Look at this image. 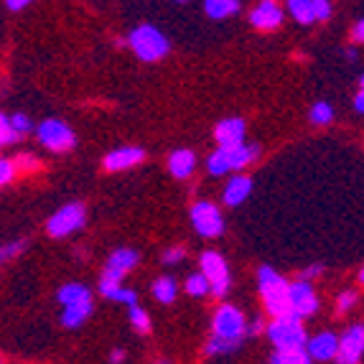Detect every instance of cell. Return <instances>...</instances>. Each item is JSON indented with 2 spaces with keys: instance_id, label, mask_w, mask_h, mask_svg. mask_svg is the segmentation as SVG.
<instances>
[{
  "instance_id": "obj_1",
  "label": "cell",
  "mask_w": 364,
  "mask_h": 364,
  "mask_svg": "<svg viewBox=\"0 0 364 364\" xmlns=\"http://www.w3.org/2000/svg\"><path fill=\"white\" fill-rule=\"evenodd\" d=\"M260 293L262 301H265V309L270 311L275 321H283V318H293V306H291V286L286 280L275 273L273 267H260Z\"/></svg>"
},
{
  "instance_id": "obj_2",
  "label": "cell",
  "mask_w": 364,
  "mask_h": 364,
  "mask_svg": "<svg viewBox=\"0 0 364 364\" xmlns=\"http://www.w3.org/2000/svg\"><path fill=\"white\" fill-rule=\"evenodd\" d=\"M130 46L143 61H158L168 54V38L153 26H138L130 36Z\"/></svg>"
},
{
  "instance_id": "obj_3",
  "label": "cell",
  "mask_w": 364,
  "mask_h": 364,
  "mask_svg": "<svg viewBox=\"0 0 364 364\" xmlns=\"http://www.w3.org/2000/svg\"><path fill=\"white\" fill-rule=\"evenodd\" d=\"M135 265H138V252H133V250H117V252H112L102 273V280H100V293L107 298L112 296L120 288V280L125 278V273Z\"/></svg>"
},
{
  "instance_id": "obj_4",
  "label": "cell",
  "mask_w": 364,
  "mask_h": 364,
  "mask_svg": "<svg viewBox=\"0 0 364 364\" xmlns=\"http://www.w3.org/2000/svg\"><path fill=\"white\" fill-rule=\"evenodd\" d=\"M267 336L275 344L278 352H293V349H304L306 344V331L304 323L293 318H283V321H273L267 328Z\"/></svg>"
},
{
  "instance_id": "obj_5",
  "label": "cell",
  "mask_w": 364,
  "mask_h": 364,
  "mask_svg": "<svg viewBox=\"0 0 364 364\" xmlns=\"http://www.w3.org/2000/svg\"><path fill=\"white\" fill-rule=\"evenodd\" d=\"M201 275H207L212 293L217 298H225V293L230 291V270H227V262L222 260L219 252H204L201 255Z\"/></svg>"
},
{
  "instance_id": "obj_6",
  "label": "cell",
  "mask_w": 364,
  "mask_h": 364,
  "mask_svg": "<svg viewBox=\"0 0 364 364\" xmlns=\"http://www.w3.org/2000/svg\"><path fill=\"white\" fill-rule=\"evenodd\" d=\"M242 334H245V316L235 306H219V311L214 314V336L240 341Z\"/></svg>"
},
{
  "instance_id": "obj_7",
  "label": "cell",
  "mask_w": 364,
  "mask_h": 364,
  "mask_svg": "<svg viewBox=\"0 0 364 364\" xmlns=\"http://www.w3.org/2000/svg\"><path fill=\"white\" fill-rule=\"evenodd\" d=\"M38 140L54 153H64L74 146V133L61 120H43L38 125Z\"/></svg>"
},
{
  "instance_id": "obj_8",
  "label": "cell",
  "mask_w": 364,
  "mask_h": 364,
  "mask_svg": "<svg viewBox=\"0 0 364 364\" xmlns=\"http://www.w3.org/2000/svg\"><path fill=\"white\" fill-rule=\"evenodd\" d=\"M191 219H194V230L201 237H217L225 230V222H222V214L214 204L209 201H196L191 207Z\"/></svg>"
},
{
  "instance_id": "obj_9",
  "label": "cell",
  "mask_w": 364,
  "mask_h": 364,
  "mask_svg": "<svg viewBox=\"0 0 364 364\" xmlns=\"http://www.w3.org/2000/svg\"><path fill=\"white\" fill-rule=\"evenodd\" d=\"M82 225H85V207H82V204H67V207H61L59 212L49 219V235L67 237L69 232L79 230Z\"/></svg>"
},
{
  "instance_id": "obj_10",
  "label": "cell",
  "mask_w": 364,
  "mask_h": 364,
  "mask_svg": "<svg viewBox=\"0 0 364 364\" xmlns=\"http://www.w3.org/2000/svg\"><path fill=\"white\" fill-rule=\"evenodd\" d=\"M288 11L296 16L298 23H314V21H326L331 16V3L326 0H291Z\"/></svg>"
},
{
  "instance_id": "obj_11",
  "label": "cell",
  "mask_w": 364,
  "mask_h": 364,
  "mask_svg": "<svg viewBox=\"0 0 364 364\" xmlns=\"http://www.w3.org/2000/svg\"><path fill=\"white\" fill-rule=\"evenodd\" d=\"M291 306L296 318H304V316H311L316 311L318 301H316V293L309 280L298 278L296 283H291Z\"/></svg>"
},
{
  "instance_id": "obj_12",
  "label": "cell",
  "mask_w": 364,
  "mask_h": 364,
  "mask_svg": "<svg viewBox=\"0 0 364 364\" xmlns=\"http://www.w3.org/2000/svg\"><path fill=\"white\" fill-rule=\"evenodd\" d=\"M364 352V328L352 326L339 341V364H357Z\"/></svg>"
},
{
  "instance_id": "obj_13",
  "label": "cell",
  "mask_w": 364,
  "mask_h": 364,
  "mask_svg": "<svg viewBox=\"0 0 364 364\" xmlns=\"http://www.w3.org/2000/svg\"><path fill=\"white\" fill-rule=\"evenodd\" d=\"M214 135H217L219 148L245 146V122L240 120V117H227V120H222L217 125Z\"/></svg>"
},
{
  "instance_id": "obj_14",
  "label": "cell",
  "mask_w": 364,
  "mask_h": 364,
  "mask_svg": "<svg viewBox=\"0 0 364 364\" xmlns=\"http://www.w3.org/2000/svg\"><path fill=\"white\" fill-rule=\"evenodd\" d=\"M280 23H283V11H280L275 3H270V0L260 3V6L252 11V26H255V28L273 31V28H278Z\"/></svg>"
},
{
  "instance_id": "obj_15",
  "label": "cell",
  "mask_w": 364,
  "mask_h": 364,
  "mask_svg": "<svg viewBox=\"0 0 364 364\" xmlns=\"http://www.w3.org/2000/svg\"><path fill=\"white\" fill-rule=\"evenodd\" d=\"M146 153L140 151V148H120V151H112L105 156V168L107 171H125L130 166L140 164Z\"/></svg>"
},
{
  "instance_id": "obj_16",
  "label": "cell",
  "mask_w": 364,
  "mask_h": 364,
  "mask_svg": "<svg viewBox=\"0 0 364 364\" xmlns=\"http://www.w3.org/2000/svg\"><path fill=\"white\" fill-rule=\"evenodd\" d=\"M309 357L318 359V362L339 357V339L334 334H328V331L326 334H318L316 339L309 341Z\"/></svg>"
},
{
  "instance_id": "obj_17",
  "label": "cell",
  "mask_w": 364,
  "mask_h": 364,
  "mask_svg": "<svg viewBox=\"0 0 364 364\" xmlns=\"http://www.w3.org/2000/svg\"><path fill=\"white\" fill-rule=\"evenodd\" d=\"M250 188H252V181L247 176H235L230 178L225 188V201L230 207H237V204H242L245 199L250 196Z\"/></svg>"
},
{
  "instance_id": "obj_18",
  "label": "cell",
  "mask_w": 364,
  "mask_h": 364,
  "mask_svg": "<svg viewBox=\"0 0 364 364\" xmlns=\"http://www.w3.org/2000/svg\"><path fill=\"white\" fill-rule=\"evenodd\" d=\"M194 166H196V158H194V153H191V151H173V153H171V158H168V168L176 178L191 176Z\"/></svg>"
},
{
  "instance_id": "obj_19",
  "label": "cell",
  "mask_w": 364,
  "mask_h": 364,
  "mask_svg": "<svg viewBox=\"0 0 364 364\" xmlns=\"http://www.w3.org/2000/svg\"><path fill=\"white\" fill-rule=\"evenodd\" d=\"M227 156V164H230V171L242 168L250 161H255V156L260 153V146H237V148H222Z\"/></svg>"
},
{
  "instance_id": "obj_20",
  "label": "cell",
  "mask_w": 364,
  "mask_h": 364,
  "mask_svg": "<svg viewBox=\"0 0 364 364\" xmlns=\"http://www.w3.org/2000/svg\"><path fill=\"white\" fill-rule=\"evenodd\" d=\"M59 301L64 306L85 304V301H90V288L82 286V283H69L59 291Z\"/></svg>"
},
{
  "instance_id": "obj_21",
  "label": "cell",
  "mask_w": 364,
  "mask_h": 364,
  "mask_svg": "<svg viewBox=\"0 0 364 364\" xmlns=\"http://www.w3.org/2000/svg\"><path fill=\"white\" fill-rule=\"evenodd\" d=\"M92 314V301H85V304H74L64 309V326H79V323H85V318Z\"/></svg>"
},
{
  "instance_id": "obj_22",
  "label": "cell",
  "mask_w": 364,
  "mask_h": 364,
  "mask_svg": "<svg viewBox=\"0 0 364 364\" xmlns=\"http://www.w3.org/2000/svg\"><path fill=\"white\" fill-rule=\"evenodd\" d=\"M204 11H207L212 18H227V16L240 11V3H237V0H207V3H204Z\"/></svg>"
},
{
  "instance_id": "obj_23",
  "label": "cell",
  "mask_w": 364,
  "mask_h": 364,
  "mask_svg": "<svg viewBox=\"0 0 364 364\" xmlns=\"http://www.w3.org/2000/svg\"><path fill=\"white\" fill-rule=\"evenodd\" d=\"M153 296L161 304H171L176 298V283H173V278H158L156 286H153Z\"/></svg>"
},
{
  "instance_id": "obj_24",
  "label": "cell",
  "mask_w": 364,
  "mask_h": 364,
  "mask_svg": "<svg viewBox=\"0 0 364 364\" xmlns=\"http://www.w3.org/2000/svg\"><path fill=\"white\" fill-rule=\"evenodd\" d=\"M273 364H311V362L304 349H293V352H275Z\"/></svg>"
},
{
  "instance_id": "obj_25",
  "label": "cell",
  "mask_w": 364,
  "mask_h": 364,
  "mask_svg": "<svg viewBox=\"0 0 364 364\" xmlns=\"http://www.w3.org/2000/svg\"><path fill=\"white\" fill-rule=\"evenodd\" d=\"M186 291L191 293V296H204V293L212 291V286H209L207 275H199V273H196V275H188Z\"/></svg>"
},
{
  "instance_id": "obj_26",
  "label": "cell",
  "mask_w": 364,
  "mask_h": 364,
  "mask_svg": "<svg viewBox=\"0 0 364 364\" xmlns=\"http://www.w3.org/2000/svg\"><path fill=\"white\" fill-rule=\"evenodd\" d=\"M207 166H209V173H214V176H222V173H227V171H230V164H227V156H225V151H222V148L209 156Z\"/></svg>"
},
{
  "instance_id": "obj_27",
  "label": "cell",
  "mask_w": 364,
  "mask_h": 364,
  "mask_svg": "<svg viewBox=\"0 0 364 364\" xmlns=\"http://www.w3.org/2000/svg\"><path fill=\"white\" fill-rule=\"evenodd\" d=\"M130 321H133L135 331H140V334H148V331H151V318H148L146 311L138 309V306L130 309Z\"/></svg>"
},
{
  "instance_id": "obj_28",
  "label": "cell",
  "mask_w": 364,
  "mask_h": 364,
  "mask_svg": "<svg viewBox=\"0 0 364 364\" xmlns=\"http://www.w3.org/2000/svg\"><path fill=\"white\" fill-rule=\"evenodd\" d=\"M13 140H21V135L13 128L11 115H3V120H0V143H3V146H11Z\"/></svg>"
},
{
  "instance_id": "obj_29",
  "label": "cell",
  "mask_w": 364,
  "mask_h": 364,
  "mask_svg": "<svg viewBox=\"0 0 364 364\" xmlns=\"http://www.w3.org/2000/svg\"><path fill=\"white\" fill-rule=\"evenodd\" d=\"M331 117H334V112H331V105H326V102H318L311 109V120H314L316 125H326V122H331Z\"/></svg>"
},
{
  "instance_id": "obj_30",
  "label": "cell",
  "mask_w": 364,
  "mask_h": 364,
  "mask_svg": "<svg viewBox=\"0 0 364 364\" xmlns=\"http://www.w3.org/2000/svg\"><path fill=\"white\" fill-rule=\"evenodd\" d=\"M240 341H232V339H222V336H212V341L207 344V352L209 354H222V352H230Z\"/></svg>"
},
{
  "instance_id": "obj_31",
  "label": "cell",
  "mask_w": 364,
  "mask_h": 364,
  "mask_svg": "<svg viewBox=\"0 0 364 364\" xmlns=\"http://www.w3.org/2000/svg\"><path fill=\"white\" fill-rule=\"evenodd\" d=\"M16 171L18 168H16V164H13L11 158H3V161H0V183H11Z\"/></svg>"
},
{
  "instance_id": "obj_32",
  "label": "cell",
  "mask_w": 364,
  "mask_h": 364,
  "mask_svg": "<svg viewBox=\"0 0 364 364\" xmlns=\"http://www.w3.org/2000/svg\"><path fill=\"white\" fill-rule=\"evenodd\" d=\"M13 164H16V168H18V171H36L38 168V161L33 156H28V153L18 156L16 161H13Z\"/></svg>"
},
{
  "instance_id": "obj_33",
  "label": "cell",
  "mask_w": 364,
  "mask_h": 364,
  "mask_svg": "<svg viewBox=\"0 0 364 364\" xmlns=\"http://www.w3.org/2000/svg\"><path fill=\"white\" fill-rule=\"evenodd\" d=\"M354 301H357V293H354V291H344L339 296V301H336V311H339V314H344V311L352 309Z\"/></svg>"
},
{
  "instance_id": "obj_34",
  "label": "cell",
  "mask_w": 364,
  "mask_h": 364,
  "mask_svg": "<svg viewBox=\"0 0 364 364\" xmlns=\"http://www.w3.org/2000/svg\"><path fill=\"white\" fill-rule=\"evenodd\" d=\"M109 301H120V304H128L130 309H133V306H135V293L125 291V288H117V291L109 296Z\"/></svg>"
},
{
  "instance_id": "obj_35",
  "label": "cell",
  "mask_w": 364,
  "mask_h": 364,
  "mask_svg": "<svg viewBox=\"0 0 364 364\" xmlns=\"http://www.w3.org/2000/svg\"><path fill=\"white\" fill-rule=\"evenodd\" d=\"M11 122H13V128H16V133L18 135H26L31 130V122L26 115H11Z\"/></svg>"
},
{
  "instance_id": "obj_36",
  "label": "cell",
  "mask_w": 364,
  "mask_h": 364,
  "mask_svg": "<svg viewBox=\"0 0 364 364\" xmlns=\"http://www.w3.org/2000/svg\"><path fill=\"white\" fill-rule=\"evenodd\" d=\"M183 257V250L181 247H171L166 250V255H164V262H168V265H173V262H178Z\"/></svg>"
},
{
  "instance_id": "obj_37",
  "label": "cell",
  "mask_w": 364,
  "mask_h": 364,
  "mask_svg": "<svg viewBox=\"0 0 364 364\" xmlns=\"http://www.w3.org/2000/svg\"><path fill=\"white\" fill-rule=\"evenodd\" d=\"M23 247H26L23 242H13V245H8V247L3 250V257H6V260H8V257L18 255V252H21V250H23Z\"/></svg>"
},
{
  "instance_id": "obj_38",
  "label": "cell",
  "mask_w": 364,
  "mask_h": 364,
  "mask_svg": "<svg viewBox=\"0 0 364 364\" xmlns=\"http://www.w3.org/2000/svg\"><path fill=\"white\" fill-rule=\"evenodd\" d=\"M323 267L321 265H314V267H309V270H304V273H301V280H309V278H314V275H318L321 273Z\"/></svg>"
},
{
  "instance_id": "obj_39",
  "label": "cell",
  "mask_w": 364,
  "mask_h": 364,
  "mask_svg": "<svg viewBox=\"0 0 364 364\" xmlns=\"http://www.w3.org/2000/svg\"><path fill=\"white\" fill-rule=\"evenodd\" d=\"M352 36L357 38V41H364V18L359 21L357 26H354V31H352Z\"/></svg>"
},
{
  "instance_id": "obj_40",
  "label": "cell",
  "mask_w": 364,
  "mask_h": 364,
  "mask_svg": "<svg viewBox=\"0 0 364 364\" xmlns=\"http://www.w3.org/2000/svg\"><path fill=\"white\" fill-rule=\"evenodd\" d=\"M26 6H28L26 0H8V8H11V11H21V8H26Z\"/></svg>"
},
{
  "instance_id": "obj_41",
  "label": "cell",
  "mask_w": 364,
  "mask_h": 364,
  "mask_svg": "<svg viewBox=\"0 0 364 364\" xmlns=\"http://www.w3.org/2000/svg\"><path fill=\"white\" fill-rule=\"evenodd\" d=\"M354 107H357L359 112H364V90H359L357 100H354Z\"/></svg>"
},
{
  "instance_id": "obj_42",
  "label": "cell",
  "mask_w": 364,
  "mask_h": 364,
  "mask_svg": "<svg viewBox=\"0 0 364 364\" xmlns=\"http://www.w3.org/2000/svg\"><path fill=\"white\" fill-rule=\"evenodd\" d=\"M109 359H112V362H122V359H125V352H122V349H115V352L109 354Z\"/></svg>"
},
{
  "instance_id": "obj_43",
  "label": "cell",
  "mask_w": 364,
  "mask_h": 364,
  "mask_svg": "<svg viewBox=\"0 0 364 364\" xmlns=\"http://www.w3.org/2000/svg\"><path fill=\"white\" fill-rule=\"evenodd\" d=\"M359 283H362V286H364V267H362V270H359Z\"/></svg>"
},
{
  "instance_id": "obj_44",
  "label": "cell",
  "mask_w": 364,
  "mask_h": 364,
  "mask_svg": "<svg viewBox=\"0 0 364 364\" xmlns=\"http://www.w3.org/2000/svg\"><path fill=\"white\" fill-rule=\"evenodd\" d=\"M156 364H168V362H164V359H161V362H156Z\"/></svg>"
},
{
  "instance_id": "obj_45",
  "label": "cell",
  "mask_w": 364,
  "mask_h": 364,
  "mask_svg": "<svg viewBox=\"0 0 364 364\" xmlns=\"http://www.w3.org/2000/svg\"><path fill=\"white\" fill-rule=\"evenodd\" d=\"M362 90H364V77H362Z\"/></svg>"
}]
</instances>
